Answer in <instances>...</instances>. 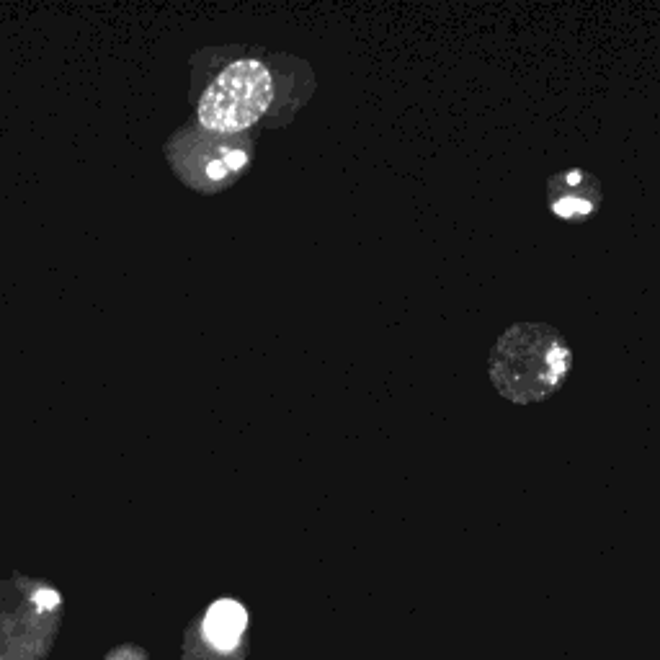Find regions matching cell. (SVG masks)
<instances>
[{"instance_id": "4", "label": "cell", "mask_w": 660, "mask_h": 660, "mask_svg": "<svg viewBox=\"0 0 660 660\" xmlns=\"http://www.w3.org/2000/svg\"><path fill=\"white\" fill-rule=\"evenodd\" d=\"M245 627H248V612L243 604L233 599H222L212 604V609L204 617V637L212 642L217 650H235L240 637H243Z\"/></svg>"}, {"instance_id": "3", "label": "cell", "mask_w": 660, "mask_h": 660, "mask_svg": "<svg viewBox=\"0 0 660 660\" xmlns=\"http://www.w3.org/2000/svg\"><path fill=\"white\" fill-rule=\"evenodd\" d=\"M591 181L586 171L581 168H573V171L560 173L557 178H552V214H557L560 220L568 222H583L588 220L593 212H596V204H599V196L591 194H575V189H581Z\"/></svg>"}, {"instance_id": "6", "label": "cell", "mask_w": 660, "mask_h": 660, "mask_svg": "<svg viewBox=\"0 0 660 660\" xmlns=\"http://www.w3.org/2000/svg\"><path fill=\"white\" fill-rule=\"evenodd\" d=\"M230 173H233V171H230V168L225 165V158L209 160V163H207V178H209V181H225Z\"/></svg>"}, {"instance_id": "1", "label": "cell", "mask_w": 660, "mask_h": 660, "mask_svg": "<svg viewBox=\"0 0 660 660\" xmlns=\"http://www.w3.org/2000/svg\"><path fill=\"white\" fill-rule=\"evenodd\" d=\"M570 349L550 325H514L490 356V377L503 398L537 403L550 398L570 372Z\"/></svg>"}, {"instance_id": "5", "label": "cell", "mask_w": 660, "mask_h": 660, "mask_svg": "<svg viewBox=\"0 0 660 660\" xmlns=\"http://www.w3.org/2000/svg\"><path fill=\"white\" fill-rule=\"evenodd\" d=\"M34 604H37L39 609H44V612H49V609H57V606H60V596H57L55 591H49V588H42V591L34 593Z\"/></svg>"}, {"instance_id": "2", "label": "cell", "mask_w": 660, "mask_h": 660, "mask_svg": "<svg viewBox=\"0 0 660 660\" xmlns=\"http://www.w3.org/2000/svg\"><path fill=\"white\" fill-rule=\"evenodd\" d=\"M274 104V78L258 60L227 65L199 101V122L217 135H238Z\"/></svg>"}]
</instances>
